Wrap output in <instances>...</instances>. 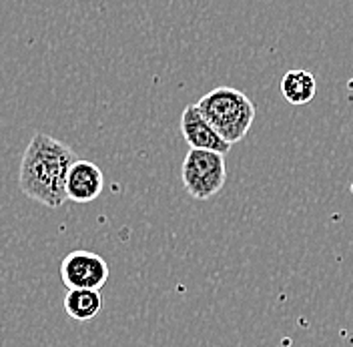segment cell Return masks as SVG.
I'll return each instance as SVG.
<instances>
[{
  "instance_id": "1",
  "label": "cell",
  "mask_w": 353,
  "mask_h": 347,
  "mask_svg": "<svg viewBox=\"0 0 353 347\" xmlns=\"http://www.w3.org/2000/svg\"><path fill=\"white\" fill-rule=\"evenodd\" d=\"M74 151L63 141L37 132L26 145L19 171V187L24 195L48 209L66 203V175L74 163Z\"/></svg>"
},
{
  "instance_id": "2",
  "label": "cell",
  "mask_w": 353,
  "mask_h": 347,
  "mask_svg": "<svg viewBox=\"0 0 353 347\" xmlns=\"http://www.w3.org/2000/svg\"><path fill=\"white\" fill-rule=\"evenodd\" d=\"M197 107L209 121V125L229 145L243 141L255 121V105L245 92L237 88H213L199 99Z\"/></svg>"
},
{
  "instance_id": "3",
  "label": "cell",
  "mask_w": 353,
  "mask_h": 347,
  "mask_svg": "<svg viewBox=\"0 0 353 347\" xmlns=\"http://www.w3.org/2000/svg\"><path fill=\"white\" fill-rule=\"evenodd\" d=\"M183 187L197 201H209L219 193L227 181L225 155L215 151L191 149L181 167Z\"/></svg>"
},
{
  "instance_id": "4",
  "label": "cell",
  "mask_w": 353,
  "mask_h": 347,
  "mask_svg": "<svg viewBox=\"0 0 353 347\" xmlns=\"http://www.w3.org/2000/svg\"><path fill=\"white\" fill-rule=\"evenodd\" d=\"M61 277L66 289H97L109 281V265L92 251H72L61 263Z\"/></svg>"
},
{
  "instance_id": "5",
  "label": "cell",
  "mask_w": 353,
  "mask_h": 347,
  "mask_svg": "<svg viewBox=\"0 0 353 347\" xmlns=\"http://www.w3.org/2000/svg\"><path fill=\"white\" fill-rule=\"evenodd\" d=\"M181 135L191 149L215 151L221 152V155L229 152V149H231V145L225 139H221L219 132L209 125V121L203 117V112L199 110L197 105H189L183 110Z\"/></svg>"
},
{
  "instance_id": "6",
  "label": "cell",
  "mask_w": 353,
  "mask_h": 347,
  "mask_svg": "<svg viewBox=\"0 0 353 347\" xmlns=\"http://www.w3.org/2000/svg\"><path fill=\"white\" fill-rule=\"evenodd\" d=\"M105 189V175L90 163L77 159L66 175V201L72 203H90L103 193Z\"/></svg>"
},
{
  "instance_id": "7",
  "label": "cell",
  "mask_w": 353,
  "mask_h": 347,
  "mask_svg": "<svg viewBox=\"0 0 353 347\" xmlns=\"http://www.w3.org/2000/svg\"><path fill=\"white\" fill-rule=\"evenodd\" d=\"M317 92V81L309 70H287L281 79V95L289 105L301 107L307 105L309 101H313Z\"/></svg>"
},
{
  "instance_id": "8",
  "label": "cell",
  "mask_w": 353,
  "mask_h": 347,
  "mask_svg": "<svg viewBox=\"0 0 353 347\" xmlns=\"http://www.w3.org/2000/svg\"><path fill=\"white\" fill-rule=\"evenodd\" d=\"M103 309V295L97 289H68L65 295L66 315L74 321H90Z\"/></svg>"
}]
</instances>
